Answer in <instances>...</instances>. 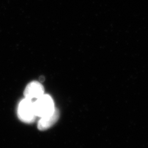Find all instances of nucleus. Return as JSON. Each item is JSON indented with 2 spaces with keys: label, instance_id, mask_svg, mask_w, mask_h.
Returning <instances> with one entry per match:
<instances>
[{
  "label": "nucleus",
  "instance_id": "nucleus-4",
  "mask_svg": "<svg viewBox=\"0 0 148 148\" xmlns=\"http://www.w3.org/2000/svg\"><path fill=\"white\" fill-rule=\"evenodd\" d=\"M59 118V111L56 108L52 114L41 117L37 123V128L40 131H45L53 126Z\"/></svg>",
  "mask_w": 148,
  "mask_h": 148
},
{
  "label": "nucleus",
  "instance_id": "nucleus-5",
  "mask_svg": "<svg viewBox=\"0 0 148 148\" xmlns=\"http://www.w3.org/2000/svg\"><path fill=\"white\" fill-rule=\"evenodd\" d=\"M40 81H43L44 80H45V78H44V77L43 76H41V77H40Z\"/></svg>",
  "mask_w": 148,
  "mask_h": 148
},
{
  "label": "nucleus",
  "instance_id": "nucleus-1",
  "mask_svg": "<svg viewBox=\"0 0 148 148\" xmlns=\"http://www.w3.org/2000/svg\"><path fill=\"white\" fill-rule=\"evenodd\" d=\"M34 106L36 116L40 118L52 114L56 109L52 98L45 94L34 101Z\"/></svg>",
  "mask_w": 148,
  "mask_h": 148
},
{
  "label": "nucleus",
  "instance_id": "nucleus-3",
  "mask_svg": "<svg viewBox=\"0 0 148 148\" xmlns=\"http://www.w3.org/2000/svg\"><path fill=\"white\" fill-rule=\"evenodd\" d=\"M45 89L42 85L37 81H32L27 85L24 91L25 98L33 100L44 95Z\"/></svg>",
  "mask_w": 148,
  "mask_h": 148
},
{
  "label": "nucleus",
  "instance_id": "nucleus-2",
  "mask_svg": "<svg viewBox=\"0 0 148 148\" xmlns=\"http://www.w3.org/2000/svg\"><path fill=\"white\" fill-rule=\"evenodd\" d=\"M18 116L21 121L27 123H32L35 121L37 116L32 100L27 98L21 100L18 108Z\"/></svg>",
  "mask_w": 148,
  "mask_h": 148
}]
</instances>
